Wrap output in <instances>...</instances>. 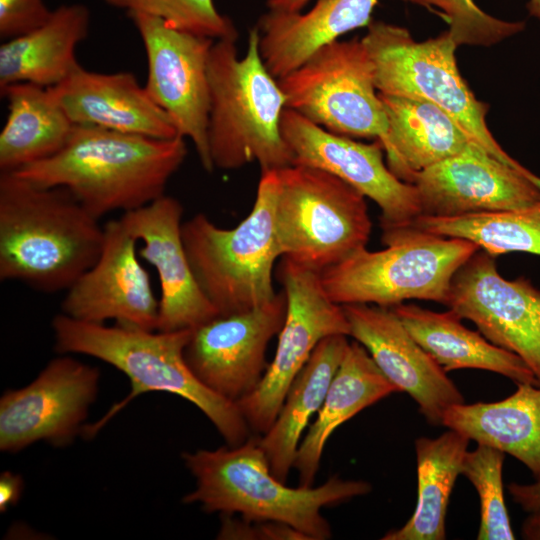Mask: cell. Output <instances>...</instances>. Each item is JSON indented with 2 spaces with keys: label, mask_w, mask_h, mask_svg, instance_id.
Returning <instances> with one entry per match:
<instances>
[{
  "label": "cell",
  "mask_w": 540,
  "mask_h": 540,
  "mask_svg": "<svg viewBox=\"0 0 540 540\" xmlns=\"http://www.w3.org/2000/svg\"><path fill=\"white\" fill-rule=\"evenodd\" d=\"M347 335L322 339L290 385L282 407L269 430L258 438L271 472L287 481L309 419L319 411L329 385L345 355Z\"/></svg>",
  "instance_id": "83f0119b"
},
{
  "label": "cell",
  "mask_w": 540,
  "mask_h": 540,
  "mask_svg": "<svg viewBox=\"0 0 540 540\" xmlns=\"http://www.w3.org/2000/svg\"><path fill=\"white\" fill-rule=\"evenodd\" d=\"M277 80L286 108L331 133L381 140L387 132L374 65L361 39L328 43Z\"/></svg>",
  "instance_id": "30bf717a"
},
{
  "label": "cell",
  "mask_w": 540,
  "mask_h": 540,
  "mask_svg": "<svg viewBox=\"0 0 540 540\" xmlns=\"http://www.w3.org/2000/svg\"><path fill=\"white\" fill-rule=\"evenodd\" d=\"M138 241L121 219L104 225V244L95 264L67 289L61 313L73 319L157 330L159 299L139 260Z\"/></svg>",
  "instance_id": "e0dca14e"
},
{
  "label": "cell",
  "mask_w": 540,
  "mask_h": 540,
  "mask_svg": "<svg viewBox=\"0 0 540 540\" xmlns=\"http://www.w3.org/2000/svg\"><path fill=\"white\" fill-rule=\"evenodd\" d=\"M438 10L449 26L447 30L455 44L490 46L509 38L525 28L522 21H504L482 11L473 0H406Z\"/></svg>",
  "instance_id": "836d02e7"
},
{
  "label": "cell",
  "mask_w": 540,
  "mask_h": 540,
  "mask_svg": "<svg viewBox=\"0 0 540 540\" xmlns=\"http://www.w3.org/2000/svg\"><path fill=\"white\" fill-rule=\"evenodd\" d=\"M55 349L60 354H82L106 362L130 380V393L99 421L82 428L92 438L121 409L148 392H168L199 408L227 445L237 446L250 438V428L236 403L207 388L189 368L184 350L192 329L145 330L115 324L88 323L63 313L52 320Z\"/></svg>",
  "instance_id": "3957f363"
},
{
  "label": "cell",
  "mask_w": 540,
  "mask_h": 540,
  "mask_svg": "<svg viewBox=\"0 0 540 540\" xmlns=\"http://www.w3.org/2000/svg\"><path fill=\"white\" fill-rule=\"evenodd\" d=\"M278 278L287 309L274 358L256 389L236 402L250 430L261 435L274 423L290 385L318 343L331 335L349 336L343 307L328 296L320 272L282 257Z\"/></svg>",
  "instance_id": "8fae6325"
},
{
  "label": "cell",
  "mask_w": 540,
  "mask_h": 540,
  "mask_svg": "<svg viewBox=\"0 0 540 540\" xmlns=\"http://www.w3.org/2000/svg\"><path fill=\"white\" fill-rule=\"evenodd\" d=\"M281 132L293 164L325 170L373 200L381 210L382 230L407 227L422 214L416 187L392 173L378 140L367 144L331 133L288 108Z\"/></svg>",
  "instance_id": "5bb4252c"
},
{
  "label": "cell",
  "mask_w": 540,
  "mask_h": 540,
  "mask_svg": "<svg viewBox=\"0 0 540 540\" xmlns=\"http://www.w3.org/2000/svg\"><path fill=\"white\" fill-rule=\"evenodd\" d=\"M182 458L196 480L195 489L183 497L185 504L197 503L207 513L284 523L308 540H325L332 535L321 514L323 508L372 489L366 481L337 476L317 487H288L271 472L256 437L237 446L186 452Z\"/></svg>",
  "instance_id": "277c9868"
},
{
  "label": "cell",
  "mask_w": 540,
  "mask_h": 540,
  "mask_svg": "<svg viewBox=\"0 0 540 540\" xmlns=\"http://www.w3.org/2000/svg\"><path fill=\"white\" fill-rule=\"evenodd\" d=\"M507 490L513 501L525 512L540 510V479L528 484L512 482L508 484Z\"/></svg>",
  "instance_id": "8d00e7d4"
},
{
  "label": "cell",
  "mask_w": 540,
  "mask_h": 540,
  "mask_svg": "<svg viewBox=\"0 0 540 540\" xmlns=\"http://www.w3.org/2000/svg\"><path fill=\"white\" fill-rule=\"evenodd\" d=\"M185 138L159 139L75 125L55 155L14 173L68 189L95 218L141 208L165 194L187 156Z\"/></svg>",
  "instance_id": "7a4b0ae2"
},
{
  "label": "cell",
  "mask_w": 540,
  "mask_h": 540,
  "mask_svg": "<svg viewBox=\"0 0 540 540\" xmlns=\"http://www.w3.org/2000/svg\"><path fill=\"white\" fill-rule=\"evenodd\" d=\"M421 215L451 217L520 209L540 200V178L476 146L420 172L412 180Z\"/></svg>",
  "instance_id": "ac0fdd59"
},
{
  "label": "cell",
  "mask_w": 540,
  "mask_h": 540,
  "mask_svg": "<svg viewBox=\"0 0 540 540\" xmlns=\"http://www.w3.org/2000/svg\"><path fill=\"white\" fill-rule=\"evenodd\" d=\"M210 112L208 142L215 168L239 169L257 162L261 172L293 164L281 132L286 97L259 52V32L251 28L246 54L236 40H215L208 58Z\"/></svg>",
  "instance_id": "5b68a950"
},
{
  "label": "cell",
  "mask_w": 540,
  "mask_h": 540,
  "mask_svg": "<svg viewBox=\"0 0 540 540\" xmlns=\"http://www.w3.org/2000/svg\"><path fill=\"white\" fill-rule=\"evenodd\" d=\"M349 336L370 354L399 392L407 393L430 425H441L445 413L465 403L447 372L420 346L391 307L342 305Z\"/></svg>",
  "instance_id": "d6986e66"
},
{
  "label": "cell",
  "mask_w": 540,
  "mask_h": 540,
  "mask_svg": "<svg viewBox=\"0 0 540 540\" xmlns=\"http://www.w3.org/2000/svg\"><path fill=\"white\" fill-rule=\"evenodd\" d=\"M391 308L412 337L447 373L480 369L500 374L515 384L538 385L533 372L519 356L494 345L478 330L465 327L453 310L435 312L406 303Z\"/></svg>",
  "instance_id": "484cf974"
},
{
  "label": "cell",
  "mask_w": 540,
  "mask_h": 540,
  "mask_svg": "<svg viewBox=\"0 0 540 540\" xmlns=\"http://www.w3.org/2000/svg\"><path fill=\"white\" fill-rule=\"evenodd\" d=\"M51 11L44 0H0V37L8 40L42 25Z\"/></svg>",
  "instance_id": "e575fe53"
},
{
  "label": "cell",
  "mask_w": 540,
  "mask_h": 540,
  "mask_svg": "<svg viewBox=\"0 0 540 540\" xmlns=\"http://www.w3.org/2000/svg\"><path fill=\"white\" fill-rule=\"evenodd\" d=\"M310 0H267L266 6L271 11L294 13L300 12Z\"/></svg>",
  "instance_id": "ab89813d"
},
{
  "label": "cell",
  "mask_w": 540,
  "mask_h": 540,
  "mask_svg": "<svg viewBox=\"0 0 540 540\" xmlns=\"http://www.w3.org/2000/svg\"><path fill=\"white\" fill-rule=\"evenodd\" d=\"M277 170L261 172L253 207L234 228L204 213L182 223L184 247L195 278L219 316L243 313L272 301L273 268L282 257L275 231Z\"/></svg>",
  "instance_id": "8992f818"
},
{
  "label": "cell",
  "mask_w": 540,
  "mask_h": 540,
  "mask_svg": "<svg viewBox=\"0 0 540 540\" xmlns=\"http://www.w3.org/2000/svg\"><path fill=\"white\" fill-rule=\"evenodd\" d=\"M127 15L145 49L147 93L171 119L178 135L191 140L204 170L212 172L208 58L215 40L178 30L148 15Z\"/></svg>",
  "instance_id": "7c38bea8"
},
{
  "label": "cell",
  "mask_w": 540,
  "mask_h": 540,
  "mask_svg": "<svg viewBox=\"0 0 540 540\" xmlns=\"http://www.w3.org/2000/svg\"><path fill=\"white\" fill-rule=\"evenodd\" d=\"M106 5L164 21L178 30L213 40H237L238 32L214 0H101Z\"/></svg>",
  "instance_id": "d6a6232c"
},
{
  "label": "cell",
  "mask_w": 540,
  "mask_h": 540,
  "mask_svg": "<svg viewBox=\"0 0 540 540\" xmlns=\"http://www.w3.org/2000/svg\"><path fill=\"white\" fill-rule=\"evenodd\" d=\"M90 11L81 3L63 4L37 28L2 42L0 89L14 83L54 87L81 65L76 48L88 35Z\"/></svg>",
  "instance_id": "cb8c5ba5"
},
{
  "label": "cell",
  "mask_w": 540,
  "mask_h": 540,
  "mask_svg": "<svg viewBox=\"0 0 540 540\" xmlns=\"http://www.w3.org/2000/svg\"><path fill=\"white\" fill-rule=\"evenodd\" d=\"M50 88L75 125L159 139L179 136L171 119L131 72L101 73L80 66Z\"/></svg>",
  "instance_id": "44dd1931"
},
{
  "label": "cell",
  "mask_w": 540,
  "mask_h": 540,
  "mask_svg": "<svg viewBox=\"0 0 540 540\" xmlns=\"http://www.w3.org/2000/svg\"><path fill=\"white\" fill-rule=\"evenodd\" d=\"M104 226L64 187L0 172V280L66 291L98 260Z\"/></svg>",
  "instance_id": "6da1fadb"
},
{
  "label": "cell",
  "mask_w": 540,
  "mask_h": 540,
  "mask_svg": "<svg viewBox=\"0 0 540 540\" xmlns=\"http://www.w3.org/2000/svg\"><path fill=\"white\" fill-rule=\"evenodd\" d=\"M8 116L0 132V172H16L58 153L75 124L51 88L14 83L0 89Z\"/></svg>",
  "instance_id": "f1b7e54d"
},
{
  "label": "cell",
  "mask_w": 540,
  "mask_h": 540,
  "mask_svg": "<svg viewBox=\"0 0 540 540\" xmlns=\"http://www.w3.org/2000/svg\"><path fill=\"white\" fill-rule=\"evenodd\" d=\"M406 1V0H405ZM379 0H316L307 12L268 10L256 27L259 52L268 71L280 79L320 47L372 22Z\"/></svg>",
  "instance_id": "7402d4cb"
},
{
  "label": "cell",
  "mask_w": 540,
  "mask_h": 540,
  "mask_svg": "<svg viewBox=\"0 0 540 540\" xmlns=\"http://www.w3.org/2000/svg\"><path fill=\"white\" fill-rule=\"evenodd\" d=\"M287 309L283 290L253 310L217 316L192 329L184 350L194 375L215 394L236 403L256 389L269 363L266 350Z\"/></svg>",
  "instance_id": "2e32d148"
},
{
  "label": "cell",
  "mask_w": 540,
  "mask_h": 540,
  "mask_svg": "<svg viewBox=\"0 0 540 540\" xmlns=\"http://www.w3.org/2000/svg\"><path fill=\"white\" fill-rule=\"evenodd\" d=\"M23 481L20 475L5 471L0 476V511L15 505L22 493Z\"/></svg>",
  "instance_id": "74e56055"
},
{
  "label": "cell",
  "mask_w": 540,
  "mask_h": 540,
  "mask_svg": "<svg viewBox=\"0 0 540 540\" xmlns=\"http://www.w3.org/2000/svg\"><path fill=\"white\" fill-rule=\"evenodd\" d=\"M99 377L98 368L62 356L27 386L6 391L0 399V450L17 452L41 440L67 445L82 431Z\"/></svg>",
  "instance_id": "9a60e30c"
},
{
  "label": "cell",
  "mask_w": 540,
  "mask_h": 540,
  "mask_svg": "<svg viewBox=\"0 0 540 540\" xmlns=\"http://www.w3.org/2000/svg\"><path fill=\"white\" fill-rule=\"evenodd\" d=\"M381 238L385 249L365 247L320 272L332 301L393 307L419 299L446 305L455 273L480 250L465 239L410 227L382 230Z\"/></svg>",
  "instance_id": "52a82bcc"
},
{
  "label": "cell",
  "mask_w": 540,
  "mask_h": 540,
  "mask_svg": "<svg viewBox=\"0 0 540 540\" xmlns=\"http://www.w3.org/2000/svg\"><path fill=\"white\" fill-rule=\"evenodd\" d=\"M220 539L238 540H308L295 528L275 521H250L222 515Z\"/></svg>",
  "instance_id": "d590c367"
},
{
  "label": "cell",
  "mask_w": 540,
  "mask_h": 540,
  "mask_svg": "<svg viewBox=\"0 0 540 540\" xmlns=\"http://www.w3.org/2000/svg\"><path fill=\"white\" fill-rule=\"evenodd\" d=\"M182 216L180 201L164 194L120 217L127 231L142 244L139 257L157 272L158 331L194 329L219 316L191 268L182 239Z\"/></svg>",
  "instance_id": "ffe728a7"
},
{
  "label": "cell",
  "mask_w": 540,
  "mask_h": 540,
  "mask_svg": "<svg viewBox=\"0 0 540 540\" xmlns=\"http://www.w3.org/2000/svg\"><path fill=\"white\" fill-rule=\"evenodd\" d=\"M379 97L388 127L378 141L387 166L404 182L412 183L418 172L479 146L451 116L430 102L382 93Z\"/></svg>",
  "instance_id": "603a6c76"
},
{
  "label": "cell",
  "mask_w": 540,
  "mask_h": 540,
  "mask_svg": "<svg viewBox=\"0 0 540 540\" xmlns=\"http://www.w3.org/2000/svg\"><path fill=\"white\" fill-rule=\"evenodd\" d=\"M399 392L378 368L368 351L350 342L329 385L315 421L301 440L293 468L299 486L312 487L329 437L360 411Z\"/></svg>",
  "instance_id": "d4e9b609"
},
{
  "label": "cell",
  "mask_w": 540,
  "mask_h": 540,
  "mask_svg": "<svg viewBox=\"0 0 540 540\" xmlns=\"http://www.w3.org/2000/svg\"><path fill=\"white\" fill-rule=\"evenodd\" d=\"M407 227L471 241L494 257L510 252L540 256V200L513 210L451 217L420 215Z\"/></svg>",
  "instance_id": "4dcf8cb0"
},
{
  "label": "cell",
  "mask_w": 540,
  "mask_h": 540,
  "mask_svg": "<svg viewBox=\"0 0 540 540\" xmlns=\"http://www.w3.org/2000/svg\"><path fill=\"white\" fill-rule=\"evenodd\" d=\"M528 514L522 524V536L527 540H540V510Z\"/></svg>",
  "instance_id": "f35d334b"
},
{
  "label": "cell",
  "mask_w": 540,
  "mask_h": 540,
  "mask_svg": "<svg viewBox=\"0 0 540 540\" xmlns=\"http://www.w3.org/2000/svg\"><path fill=\"white\" fill-rule=\"evenodd\" d=\"M469 438L447 429L436 438L415 440L418 498L409 520L387 532L383 540L446 539V514L451 492L461 475Z\"/></svg>",
  "instance_id": "f546056e"
},
{
  "label": "cell",
  "mask_w": 540,
  "mask_h": 540,
  "mask_svg": "<svg viewBox=\"0 0 540 540\" xmlns=\"http://www.w3.org/2000/svg\"><path fill=\"white\" fill-rule=\"evenodd\" d=\"M527 9L531 16L540 20V0H529L527 2Z\"/></svg>",
  "instance_id": "60d3db41"
},
{
  "label": "cell",
  "mask_w": 540,
  "mask_h": 540,
  "mask_svg": "<svg viewBox=\"0 0 540 540\" xmlns=\"http://www.w3.org/2000/svg\"><path fill=\"white\" fill-rule=\"evenodd\" d=\"M446 306L519 356L540 386V289L529 279H505L495 257L480 249L455 273Z\"/></svg>",
  "instance_id": "4fadbf2b"
},
{
  "label": "cell",
  "mask_w": 540,
  "mask_h": 540,
  "mask_svg": "<svg viewBox=\"0 0 540 540\" xmlns=\"http://www.w3.org/2000/svg\"><path fill=\"white\" fill-rule=\"evenodd\" d=\"M361 39L374 65L379 93L425 100L451 116L479 146L503 163L528 170L497 143L488 129V106L477 100L456 63L457 45L443 32L416 41L406 28L372 21Z\"/></svg>",
  "instance_id": "9c48e42d"
},
{
  "label": "cell",
  "mask_w": 540,
  "mask_h": 540,
  "mask_svg": "<svg viewBox=\"0 0 540 540\" xmlns=\"http://www.w3.org/2000/svg\"><path fill=\"white\" fill-rule=\"evenodd\" d=\"M505 453L494 447L477 444L467 450L461 475L474 486L480 501L478 540H514L503 487Z\"/></svg>",
  "instance_id": "1f68e13d"
},
{
  "label": "cell",
  "mask_w": 540,
  "mask_h": 540,
  "mask_svg": "<svg viewBox=\"0 0 540 540\" xmlns=\"http://www.w3.org/2000/svg\"><path fill=\"white\" fill-rule=\"evenodd\" d=\"M510 396L495 402L458 404L442 426L509 454L540 479V386L516 384Z\"/></svg>",
  "instance_id": "4316f807"
},
{
  "label": "cell",
  "mask_w": 540,
  "mask_h": 540,
  "mask_svg": "<svg viewBox=\"0 0 540 540\" xmlns=\"http://www.w3.org/2000/svg\"><path fill=\"white\" fill-rule=\"evenodd\" d=\"M275 231L282 257L322 272L366 247L365 196L337 176L292 164L277 170Z\"/></svg>",
  "instance_id": "ba28073f"
}]
</instances>
